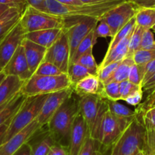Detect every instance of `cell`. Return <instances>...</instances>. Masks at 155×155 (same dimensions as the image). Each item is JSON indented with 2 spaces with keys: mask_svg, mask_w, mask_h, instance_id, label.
<instances>
[{
  "mask_svg": "<svg viewBox=\"0 0 155 155\" xmlns=\"http://www.w3.org/2000/svg\"><path fill=\"white\" fill-rule=\"evenodd\" d=\"M12 119L8 120V121H6L5 123L0 126V146L3 144L5 135H6V132L10 126V123H11Z\"/></svg>",
  "mask_w": 155,
  "mask_h": 155,
  "instance_id": "f907efd6",
  "label": "cell"
},
{
  "mask_svg": "<svg viewBox=\"0 0 155 155\" xmlns=\"http://www.w3.org/2000/svg\"><path fill=\"white\" fill-rule=\"evenodd\" d=\"M78 103L79 113L84 117L91 135L94 129L97 120L105 104V101L99 95L91 94L79 97Z\"/></svg>",
  "mask_w": 155,
  "mask_h": 155,
  "instance_id": "8fae6325",
  "label": "cell"
},
{
  "mask_svg": "<svg viewBox=\"0 0 155 155\" xmlns=\"http://www.w3.org/2000/svg\"><path fill=\"white\" fill-rule=\"evenodd\" d=\"M5 76L6 75H5V74H4L2 71H1V72H0V84L2 83V81H3V79L5 78Z\"/></svg>",
  "mask_w": 155,
  "mask_h": 155,
  "instance_id": "91938a15",
  "label": "cell"
},
{
  "mask_svg": "<svg viewBox=\"0 0 155 155\" xmlns=\"http://www.w3.org/2000/svg\"><path fill=\"white\" fill-rule=\"evenodd\" d=\"M56 1L64 5H79L83 4L79 0H56Z\"/></svg>",
  "mask_w": 155,
  "mask_h": 155,
  "instance_id": "db71d44e",
  "label": "cell"
},
{
  "mask_svg": "<svg viewBox=\"0 0 155 155\" xmlns=\"http://www.w3.org/2000/svg\"><path fill=\"white\" fill-rule=\"evenodd\" d=\"M63 31L64 28H54L33 31L25 34V38L38 45L49 49L57 41Z\"/></svg>",
  "mask_w": 155,
  "mask_h": 155,
  "instance_id": "d6986e66",
  "label": "cell"
},
{
  "mask_svg": "<svg viewBox=\"0 0 155 155\" xmlns=\"http://www.w3.org/2000/svg\"><path fill=\"white\" fill-rule=\"evenodd\" d=\"M25 81L13 75H6L0 84V106L11 100L21 91Z\"/></svg>",
  "mask_w": 155,
  "mask_h": 155,
  "instance_id": "ffe728a7",
  "label": "cell"
},
{
  "mask_svg": "<svg viewBox=\"0 0 155 155\" xmlns=\"http://www.w3.org/2000/svg\"><path fill=\"white\" fill-rule=\"evenodd\" d=\"M137 155H145V153H144V151H143V150H141V151H140Z\"/></svg>",
  "mask_w": 155,
  "mask_h": 155,
  "instance_id": "6125c7cd",
  "label": "cell"
},
{
  "mask_svg": "<svg viewBox=\"0 0 155 155\" xmlns=\"http://www.w3.org/2000/svg\"><path fill=\"white\" fill-rule=\"evenodd\" d=\"M138 9L136 5L128 0L106 13L101 20L104 21L110 26L113 37L131 19L135 17Z\"/></svg>",
  "mask_w": 155,
  "mask_h": 155,
  "instance_id": "ba28073f",
  "label": "cell"
},
{
  "mask_svg": "<svg viewBox=\"0 0 155 155\" xmlns=\"http://www.w3.org/2000/svg\"><path fill=\"white\" fill-rule=\"evenodd\" d=\"M15 2V3L18 5V6L20 8V9L21 10L22 12L25 10V7L28 5V3H27V0H13Z\"/></svg>",
  "mask_w": 155,
  "mask_h": 155,
  "instance_id": "11a10c76",
  "label": "cell"
},
{
  "mask_svg": "<svg viewBox=\"0 0 155 155\" xmlns=\"http://www.w3.org/2000/svg\"><path fill=\"white\" fill-rule=\"evenodd\" d=\"M95 29L91 31L87 36L84 38L82 41L79 44L77 50H76L75 53H74V56H73L72 59H71V62H70V65L72 63L77 62L78 58L80 56H82L84 53L87 52L88 50H93V47L95 44L97 42V37L96 34H95Z\"/></svg>",
  "mask_w": 155,
  "mask_h": 155,
  "instance_id": "4316f807",
  "label": "cell"
},
{
  "mask_svg": "<svg viewBox=\"0 0 155 155\" xmlns=\"http://www.w3.org/2000/svg\"><path fill=\"white\" fill-rule=\"evenodd\" d=\"M42 128L37 120H35L23 130L20 131L0 146V155H12L24 144L29 142L36 132Z\"/></svg>",
  "mask_w": 155,
  "mask_h": 155,
  "instance_id": "4fadbf2b",
  "label": "cell"
},
{
  "mask_svg": "<svg viewBox=\"0 0 155 155\" xmlns=\"http://www.w3.org/2000/svg\"><path fill=\"white\" fill-rule=\"evenodd\" d=\"M94 155H105V154H104V152H103L102 150H101V148H100V149H98L97 150H96V152H95L94 154Z\"/></svg>",
  "mask_w": 155,
  "mask_h": 155,
  "instance_id": "94428289",
  "label": "cell"
},
{
  "mask_svg": "<svg viewBox=\"0 0 155 155\" xmlns=\"http://www.w3.org/2000/svg\"><path fill=\"white\" fill-rule=\"evenodd\" d=\"M90 135L87 123L80 113L76 116L70 133L68 153L69 155H78Z\"/></svg>",
  "mask_w": 155,
  "mask_h": 155,
  "instance_id": "9a60e30c",
  "label": "cell"
},
{
  "mask_svg": "<svg viewBox=\"0 0 155 155\" xmlns=\"http://www.w3.org/2000/svg\"><path fill=\"white\" fill-rule=\"evenodd\" d=\"M44 1L45 0H27V3H28V5L39 9L41 7V5L44 4Z\"/></svg>",
  "mask_w": 155,
  "mask_h": 155,
  "instance_id": "f5cc1de1",
  "label": "cell"
},
{
  "mask_svg": "<svg viewBox=\"0 0 155 155\" xmlns=\"http://www.w3.org/2000/svg\"><path fill=\"white\" fill-rule=\"evenodd\" d=\"M2 72L5 75L16 76L25 82L31 78L33 74L28 66L23 46L21 45L17 49L12 57L3 68Z\"/></svg>",
  "mask_w": 155,
  "mask_h": 155,
  "instance_id": "5bb4252c",
  "label": "cell"
},
{
  "mask_svg": "<svg viewBox=\"0 0 155 155\" xmlns=\"http://www.w3.org/2000/svg\"><path fill=\"white\" fill-rule=\"evenodd\" d=\"M95 34L97 38H107L113 37L111 29L110 26L104 21L100 20L95 28Z\"/></svg>",
  "mask_w": 155,
  "mask_h": 155,
  "instance_id": "ee69618b",
  "label": "cell"
},
{
  "mask_svg": "<svg viewBox=\"0 0 155 155\" xmlns=\"http://www.w3.org/2000/svg\"><path fill=\"white\" fill-rule=\"evenodd\" d=\"M68 74L70 78V81H71V84L74 85L78 81L84 79V78L90 75L91 73L84 66L81 65L80 64L77 63V62H74V63L71 64L69 65Z\"/></svg>",
  "mask_w": 155,
  "mask_h": 155,
  "instance_id": "4dcf8cb0",
  "label": "cell"
},
{
  "mask_svg": "<svg viewBox=\"0 0 155 155\" xmlns=\"http://www.w3.org/2000/svg\"><path fill=\"white\" fill-rule=\"evenodd\" d=\"M21 45L25 49V56L28 61L30 70L34 74L38 66L44 61L47 49L40 46L28 39H24Z\"/></svg>",
  "mask_w": 155,
  "mask_h": 155,
  "instance_id": "ac0fdd59",
  "label": "cell"
},
{
  "mask_svg": "<svg viewBox=\"0 0 155 155\" xmlns=\"http://www.w3.org/2000/svg\"><path fill=\"white\" fill-rule=\"evenodd\" d=\"M142 88L140 85L133 84L129 80L120 82V101H124L127 97H129L131 94L138 91V89Z\"/></svg>",
  "mask_w": 155,
  "mask_h": 155,
  "instance_id": "8d00e7d4",
  "label": "cell"
},
{
  "mask_svg": "<svg viewBox=\"0 0 155 155\" xmlns=\"http://www.w3.org/2000/svg\"><path fill=\"white\" fill-rule=\"evenodd\" d=\"M152 31H153V32H155V25H154V26H153V28H152Z\"/></svg>",
  "mask_w": 155,
  "mask_h": 155,
  "instance_id": "be15d7a7",
  "label": "cell"
},
{
  "mask_svg": "<svg viewBox=\"0 0 155 155\" xmlns=\"http://www.w3.org/2000/svg\"><path fill=\"white\" fill-rule=\"evenodd\" d=\"M56 144L53 136L49 132L41 140L36 143L32 147L31 155H48L52 147Z\"/></svg>",
  "mask_w": 155,
  "mask_h": 155,
  "instance_id": "83f0119b",
  "label": "cell"
},
{
  "mask_svg": "<svg viewBox=\"0 0 155 155\" xmlns=\"http://www.w3.org/2000/svg\"><path fill=\"white\" fill-rule=\"evenodd\" d=\"M138 8H155V0H129Z\"/></svg>",
  "mask_w": 155,
  "mask_h": 155,
  "instance_id": "c3c4849f",
  "label": "cell"
},
{
  "mask_svg": "<svg viewBox=\"0 0 155 155\" xmlns=\"http://www.w3.org/2000/svg\"><path fill=\"white\" fill-rule=\"evenodd\" d=\"M25 38V32L20 21L5 34L0 41V72L11 59Z\"/></svg>",
  "mask_w": 155,
  "mask_h": 155,
  "instance_id": "9c48e42d",
  "label": "cell"
},
{
  "mask_svg": "<svg viewBox=\"0 0 155 155\" xmlns=\"http://www.w3.org/2000/svg\"><path fill=\"white\" fill-rule=\"evenodd\" d=\"M144 65H145V74H144L142 85L147 80L150 79L153 74H155V59L150 61V62H149L148 63H147ZM142 85H141V87H142Z\"/></svg>",
  "mask_w": 155,
  "mask_h": 155,
  "instance_id": "bcb514c9",
  "label": "cell"
},
{
  "mask_svg": "<svg viewBox=\"0 0 155 155\" xmlns=\"http://www.w3.org/2000/svg\"><path fill=\"white\" fill-rule=\"evenodd\" d=\"M105 101L110 113L120 123V127L124 131L135 118V111L132 110L127 106L120 103L119 101L105 99Z\"/></svg>",
  "mask_w": 155,
  "mask_h": 155,
  "instance_id": "e0dca14e",
  "label": "cell"
},
{
  "mask_svg": "<svg viewBox=\"0 0 155 155\" xmlns=\"http://www.w3.org/2000/svg\"><path fill=\"white\" fill-rule=\"evenodd\" d=\"M98 95L103 99L120 101V83L113 81L107 84H102V87Z\"/></svg>",
  "mask_w": 155,
  "mask_h": 155,
  "instance_id": "f546056e",
  "label": "cell"
},
{
  "mask_svg": "<svg viewBox=\"0 0 155 155\" xmlns=\"http://www.w3.org/2000/svg\"><path fill=\"white\" fill-rule=\"evenodd\" d=\"M143 89L140 88L138 89V91H136L135 92H134L132 94H131L129 97L126 98L125 100L126 103L129 105L135 106V107H137L138 105H139L141 103V101H142L143 98Z\"/></svg>",
  "mask_w": 155,
  "mask_h": 155,
  "instance_id": "f6af8a7d",
  "label": "cell"
},
{
  "mask_svg": "<svg viewBox=\"0 0 155 155\" xmlns=\"http://www.w3.org/2000/svg\"><path fill=\"white\" fill-rule=\"evenodd\" d=\"M73 93L61 105L47 125L48 132L53 136L56 144L68 147L70 133L74 118L79 113V98Z\"/></svg>",
  "mask_w": 155,
  "mask_h": 155,
  "instance_id": "7a4b0ae2",
  "label": "cell"
},
{
  "mask_svg": "<svg viewBox=\"0 0 155 155\" xmlns=\"http://www.w3.org/2000/svg\"><path fill=\"white\" fill-rule=\"evenodd\" d=\"M145 74V65L134 64L129 71L128 80L137 85H142Z\"/></svg>",
  "mask_w": 155,
  "mask_h": 155,
  "instance_id": "e575fe53",
  "label": "cell"
},
{
  "mask_svg": "<svg viewBox=\"0 0 155 155\" xmlns=\"http://www.w3.org/2000/svg\"><path fill=\"white\" fill-rule=\"evenodd\" d=\"M135 25H136V22H135V18L134 17L112 37V40L110 41V44H109L108 49H107V51L111 50L117 44H120L122 41H123L126 37H127L132 32Z\"/></svg>",
  "mask_w": 155,
  "mask_h": 155,
  "instance_id": "f1b7e54d",
  "label": "cell"
},
{
  "mask_svg": "<svg viewBox=\"0 0 155 155\" xmlns=\"http://www.w3.org/2000/svg\"><path fill=\"white\" fill-rule=\"evenodd\" d=\"M141 119L146 131L155 129V107L149 109L142 115L138 116Z\"/></svg>",
  "mask_w": 155,
  "mask_h": 155,
  "instance_id": "60d3db41",
  "label": "cell"
},
{
  "mask_svg": "<svg viewBox=\"0 0 155 155\" xmlns=\"http://www.w3.org/2000/svg\"><path fill=\"white\" fill-rule=\"evenodd\" d=\"M145 131L141 119L136 115L112 144L109 155H137L144 149Z\"/></svg>",
  "mask_w": 155,
  "mask_h": 155,
  "instance_id": "3957f363",
  "label": "cell"
},
{
  "mask_svg": "<svg viewBox=\"0 0 155 155\" xmlns=\"http://www.w3.org/2000/svg\"><path fill=\"white\" fill-rule=\"evenodd\" d=\"M143 151L145 155H155V129L145 131Z\"/></svg>",
  "mask_w": 155,
  "mask_h": 155,
  "instance_id": "b9f144b4",
  "label": "cell"
},
{
  "mask_svg": "<svg viewBox=\"0 0 155 155\" xmlns=\"http://www.w3.org/2000/svg\"><path fill=\"white\" fill-rule=\"evenodd\" d=\"M72 86L68 74L56 76H44L33 74L25 81L21 92L27 97L49 94L53 92L69 88Z\"/></svg>",
  "mask_w": 155,
  "mask_h": 155,
  "instance_id": "5b68a950",
  "label": "cell"
},
{
  "mask_svg": "<svg viewBox=\"0 0 155 155\" xmlns=\"http://www.w3.org/2000/svg\"><path fill=\"white\" fill-rule=\"evenodd\" d=\"M155 107V88L148 93V95L144 100V102H141L139 105H138L135 108V111L137 116H140L144 112Z\"/></svg>",
  "mask_w": 155,
  "mask_h": 155,
  "instance_id": "74e56055",
  "label": "cell"
},
{
  "mask_svg": "<svg viewBox=\"0 0 155 155\" xmlns=\"http://www.w3.org/2000/svg\"><path fill=\"white\" fill-rule=\"evenodd\" d=\"M0 3L3 4V5H9V6H11V7H16V8H18L20 9V8H19V7L15 3V2L13 1V0H0Z\"/></svg>",
  "mask_w": 155,
  "mask_h": 155,
  "instance_id": "9f6ffc18",
  "label": "cell"
},
{
  "mask_svg": "<svg viewBox=\"0 0 155 155\" xmlns=\"http://www.w3.org/2000/svg\"><path fill=\"white\" fill-rule=\"evenodd\" d=\"M101 148V144L89 135L78 155H94L96 150Z\"/></svg>",
  "mask_w": 155,
  "mask_h": 155,
  "instance_id": "f35d334b",
  "label": "cell"
},
{
  "mask_svg": "<svg viewBox=\"0 0 155 155\" xmlns=\"http://www.w3.org/2000/svg\"><path fill=\"white\" fill-rule=\"evenodd\" d=\"M144 29L138 25H135L132 34L130 37V41H129V54L128 56L132 57L135 54V52L140 50L141 47V38H142V34Z\"/></svg>",
  "mask_w": 155,
  "mask_h": 155,
  "instance_id": "d6a6232c",
  "label": "cell"
},
{
  "mask_svg": "<svg viewBox=\"0 0 155 155\" xmlns=\"http://www.w3.org/2000/svg\"><path fill=\"white\" fill-rule=\"evenodd\" d=\"M132 58L135 64L146 65L149 62L155 59V49L139 50L135 52Z\"/></svg>",
  "mask_w": 155,
  "mask_h": 155,
  "instance_id": "d590c367",
  "label": "cell"
},
{
  "mask_svg": "<svg viewBox=\"0 0 155 155\" xmlns=\"http://www.w3.org/2000/svg\"><path fill=\"white\" fill-rule=\"evenodd\" d=\"M123 132L120 123L107 110L104 115L98 138V142L101 144V147L109 148L111 147Z\"/></svg>",
  "mask_w": 155,
  "mask_h": 155,
  "instance_id": "2e32d148",
  "label": "cell"
},
{
  "mask_svg": "<svg viewBox=\"0 0 155 155\" xmlns=\"http://www.w3.org/2000/svg\"><path fill=\"white\" fill-rule=\"evenodd\" d=\"M44 61L54 64L65 74H68L70 65V50L65 31L56 43L47 49Z\"/></svg>",
  "mask_w": 155,
  "mask_h": 155,
  "instance_id": "30bf717a",
  "label": "cell"
},
{
  "mask_svg": "<svg viewBox=\"0 0 155 155\" xmlns=\"http://www.w3.org/2000/svg\"><path fill=\"white\" fill-rule=\"evenodd\" d=\"M32 153V147L29 142L24 144L20 148L18 149L12 155H31Z\"/></svg>",
  "mask_w": 155,
  "mask_h": 155,
  "instance_id": "681fc988",
  "label": "cell"
},
{
  "mask_svg": "<svg viewBox=\"0 0 155 155\" xmlns=\"http://www.w3.org/2000/svg\"><path fill=\"white\" fill-rule=\"evenodd\" d=\"M20 24L27 34L46 29L64 28L65 20L60 16L47 13L28 5L22 12Z\"/></svg>",
  "mask_w": 155,
  "mask_h": 155,
  "instance_id": "8992f818",
  "label": "cell"
},
{
  "mask_svg": "<svg viewBox=\"0 0 155 155\" xmlns=\"http://www.w3.org/2000/svg\"><path fill=\"white\" fill-rule=\"evenodd\" d=\"M47 95L48 94L36 95L27 97L20 110L12 119L3 143L37 120Z\"/></svg>",
  "mask_w": 155,
  "mask_h": 155,
  "instance_id": "277c9868",
  "label": "cell"
},
{
  "mask_svg": "<svg viewBox=\"0 0 155 155\" xmlns=\"http://www.w3.org/2000/svg\"><path fill=\"white\" fill-rule=\"evenodd\" d=\"M132 34V32L111 50L107 51L102 62L100 64L98 68H101V67H104L105 65H109V64L113 63V62H121L123 59L127 57L128 54H129V41H130V37Z\"/></svg>",
  "mask_w": 155,
  "mask_h": 155,
  "instance_id": "603a6c76",
  "label": "cell"
},
{
  "mask_svg": "<svg viewBox=\"0 0 155 155\" xmlns=\"http://www.w3.org/2000/svg\"><path fill=\"white\" fill-rule=\"evenodd\" d=\"M74 93L73 85L71 87L59 91L53 92L47 95L43 105L41 113L37 116V120L42 127L47 126L53 115L62 104Z\"/></svg>",
  "mask_w": 155,
  "mask_h": 155,
  "instance_id": "7c38bea8",
  "label": "cell"
},
{
  "mask_svg": "<svg viewBox=\"0 0 155 155\" xmlns=\"http://www.w3.org/2000/svg\"><path fill=\"white\" fill-rule=\"evenodd\" d=\"M102 87V83L98 77L90 74L84 79L81 80L76 84L73 85L74 92L78 97L86 96L91 94H97Z\"/></svg>",
  "mask_w": 155,
  "mask_h": 155,
  "instance_id": "7402d4cb",
  "label": "cell"
},
{
  "mask_svg": "<svg viewBox=\"0 0 155 155\" xmlns=\"http://www.w3.org/2000/svg\"><path fill=\"white\" fill-rule=\"evenodd\" d=\"M135 18L137 25L151 30L155 25V8H138Z\"/></svg>",
  "mask_w": 155,
  "mask_h": 155,
  "instance_id": "484cf974",
  "label": "cell"
},
{
  "mask_svg": "<svg viewBox=\"0 0 155 155\" xmlns=\"http://www.w3.org/2000/svg\"><path fill=\"white\" fill-rule=\"evenodd\" d=\"M64 31L68 37L70 50V62L80 43L91 31L95 29L99 21L92 18H65Z\"/></svg>",
  "mask_w": 155,
  "mask_h": 155,
  "instance_id": "52a82bcc",
  "label": "cell"
},
{
  "mask_svg": "<svg viewBox=\"0 0 155 155\" xmlns=\"http://www.w3.org/2000/svg\"><path fill=\"white\" fill-rule=\"evenodd\" d=\"M76 62L87 68L91 74L97 75V74L99 65H97L94 57L93 50H88L85 53H84L82 56L78 58Z\"/></svg>",
  "mask_w": 155,
  "mask_h": 155,
  "instance_id": "1f68e13d",
  "label": "cell"
},
{
  "mask_svg": "<svg viewBox=\"0 0 155 155\" xmlns=\"http://www.w3.org/2000/svg\"><path fill=\"white\" fill-rule=\"evenodd\" d=\"M79 1H81L83 4H91L104 2V1H107V0H79Z\"/></svg>",
  "mask_w": 155,
  "mask_h": 155,
  "instance_id": "680465c9",
  "label": "cell"
},
{
  "mask_svg": "<svg viewBox=\"0 0 155 155\" xmlns=\"http://www.w3.org/2000/svg\"><path fill=\"white\" fill-rule=\"evenodd\" d=\"M22 11L16 7H11L0 16V39L8 34L19 21Z\"/></svg>",
  "mask_w": 155,
  "mask_h": 155,
  "instance_id": "cb8c5ba5",
  "label": "cell"
},
{
  "mask_svg": "<svg viewBox=\"0 0 155 155\" xmlns=\"http://www.w3.org/2000/svg\"><path fill=\"white\" fill-rule=\"evenodd\" d=\"M64 74L54 64L47 61H44L39 65L34 74L44 76H56Z\"/></svg>",
  "mask_w": 155,
  "mask_h": 155,
  "instance_id": "836d02e7",
  "label": "cell"
},
{
  "mask_svg": "<svg viewBox=\"0 0 155 155\" xmlns=\"http://www.w3.org/2000/svg\"><path fill=\"white\" fill-rule=\"evenodd\" d=\"M48 155H69L68 148L59 144H55L52 147Z\"/></svg>",
  "mask_w": 155,
  "mask_h": 155,
  "instance_id": "7dc6e473",
  "label": "cell"
},
{
  "mask_svg": "<svg viewBox=\"0 0 155 155\" xmlns=\"http://www.w3.org/2000/svg\"><path fill=\"white\" fill-rule=\"evenodd\" d=\"M126 1L128 0H107L97 3L68 5L56 0H45L39 10L60 16L65 19L92 18L100 21L106 13Z\"/></svg>",
  "mask_w": 155,
  "mask_h": 155,
  "instance_id": "6da1fadb",
  "label": "cell"
},
{
  "mask_svg": "<svg viewBox=\"0 0 155 155\" xmlns=\"http://www.w3.org/2000/svg\"><path fill=\"white\" fill-rule=\"evenodd\" d=\"M27 97L21 91L11 100L0 106V126L12 118L20 110Z\"/></svg>",
  "mask_w": 155,
  "mask_h": 155,
  "instance_id": "44dd1931",
  "label": "cell"
},
{
  "mask_svg": "<svg viewBox=\"0 0 155 155\" xmlns=\"http://www.w3.org/2000/svg\"><path fill=\"white\" fill-rule=\"evenodd\" d=\"M155 49V40L151 30H144L141 38L140 50Z\"/></svg>",
  "mask_w": 155,
  "mask_h": 155,
  "instance_id": "7bdbcfd3",
  "label": "cell"
},
{
  "mask_svg": "<svg viewBox=\"0 0 155 155\" xmlns=\"http://www.w3.org/2000/svg\"><path fill=\"white\" fill-rule=\"evenodd\" d=\"M155 88V74H153L150 79L147 80L145 83H144L142 85L143 91L150 92L153 89Z\"/></svg>",
  "mask_w": 155,
  "mask_h": 155,
  "instance_id": "816d5d0a",
  "label": "cell"
},
{
  "mask_svg": "<svg viewBox=\"0 0 155 155\" xmlns=\"http://www.w3.org/2000/svg\"><path fill=\"white\" fill-rule=\"evenodd\" d=\"M9 8H11V6H9V5H3V4L0 3V16L3 15Z\"/></svg>",
  "mask_w": 155,
  "mask_h": 155,
  "instance_id": "6f0895ef",
  "label": "cell"
},
{
  "mask_svg": "<svg viewBox=\"0 0 155 155\" xmlns=\"http://www.w3.org/2000/svg\"><path fill=\"white\" fill-rule=\"evenodd\" d=\"M134 64H135V62L133 60V58L131 57V56L126 57L120 62V64L117 66L116 69L115 70L113 74H112L111 77L104 84L113 82V81L120 83L121 81H125V80H128L129 71H130L131 68Z\"/></svg>",
  "mask_w": 155,
  "mask_h": 155,
  "instance_id": "d4e9b609",
  "label": "cell"
},
{
  "mask_svg": "<svg viewBox=\"0 0 155 155\" xmlns=\"http://www.w3.org/2000/svg\"><path fill=\"white\" fill-rule=\"evenodd\" d=\"M120 62H113V63H110L104 67L98 68L97 76L98 78H99L100 81H101L102 84L105 83L106 81L111 77L112 74H113L115 70L116 69L117 66H118L119 64H120Z\"/></svg>",
  "mask_w": 155,
  "mask_h": 155,
  "instance_id": "ab89813d",
  "label": "cell"
}]
</instances>
